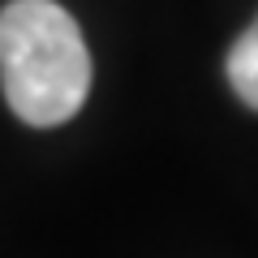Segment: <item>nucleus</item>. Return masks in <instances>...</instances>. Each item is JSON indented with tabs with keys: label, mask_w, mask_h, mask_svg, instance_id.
<instances>
[{
	"label": "nucleus",
	"mask_w": 258,
	"mask_h": 258,
	"mask_svg": "<svg viewBox=\"0 0 258 258\" xmlns=\"http://www.w3.org/2000/svg\"><path fill=\"white\" fill-rule=\"evenodd\" d=\"M0 86L35 129L78 116L91 91V52L69 9L56 0H9L0 9Z\"/></svg>",
	"instance_id": "f257e3e1"
},
{
	"label": "nucleus",
	"mask_w": 258,
	"mask_h": 258,
	"mask_svg": "<svg viewBox=\"0 0 258 258\" xmlns=\"http://www.w3.org/2000/svg\"><path fill=\"white\" fill-rule=\"evenodd\" d=\"M224 69H228V82H232V91H237V99L258 112V18L241 30V39L232 43Z\"/></svg>",
	"instance_id": "f03ea898"
}]
</instances>
